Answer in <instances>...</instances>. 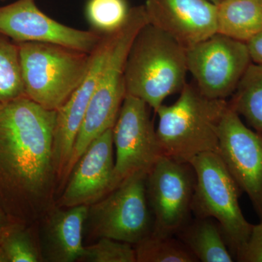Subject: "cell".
<instances>
[{
  "instance_id": "obj_11",
  "label": "cell",
  "mask_w": 262,
  "mask_h": 262,
  "mask_svg": "<svg viewBox=\"0 0 262 262\" xmlns=\"http://www.w3.org/2000/svg\"><path fill=\"white\" fill-rule=\"evenodd\" d=\"M219 155L262 220V134L227 106L219 127Z\"/></svg>"
},
{
  "instance_id": "obj_17",
  "label": "cell",
  "mask_w": 262,
  "mask_h": 262,
  "mask_svg": "<svg viewBox=\"0 0 262 262\" xmlns=\"http://www.w3.org/2000/svg\"><path fill=\"white\" fill-rule=\"evenodd\" d=\"M176 236L189 248L198 261H235L220 226L213 219L195 217L189 220Z\"/></svg>"
},
{
  "instance_id": "obj_2",
  "label": "cell",
  "mask_w": 262,
  "mask_h": 262,
  "mask_svg": "<svg viewBox=\"0 0 262 262\" xmlns=\"http://www.w3.org/2000/svg\"><path fill=\"white\" fill-rule=\"evenodd\" d=\"M187 50L148 23L131 45L125 62L126 96L142 100L155 112L187 84Z\"/></svg>"
},
{
  "instance_id": "obj_20",
  "label": "cell",
  "mask_w": 262,
  "mask_h": 262,
  "mask_svg": "<svg viewBox=\"0 0 262 262\" xmlns=\"http://www.w3.org/2000/svg\"><path fill=\"white\" fill-rule=\"evenodd\" d=\"M35 225L11 222L0 233V247L8 262L43 261L40 242L35 237Z\"/></svg>"
},
{
  "instance_id": "obj_23",
  "label": "cell",
  "mask_w": 262,
  "mask_h": 262,
  "mask_svg": "<svg viewBox=\"0 0 262 262\" xmlns=\"http://www.w3.org/2000/svg\"><path fill=\"white\" fill-rule=\"evenodd\" d=\"M130 9L126 0H89L86 16L93 30L104 35L121 29Z\"/></svg>"
},
{
  "instance_id": "obj_18",
  "label": "cell",
  "mask_w": 262,
  "mask_h": 262,
  "mask_svg": "<svg viewBox=\"0 0 262 262\" xmlns=\"http://www.w3.org/2000/svg\"><path fill=\"white\" fill-rule=\"evenodd\" d=\"M262 32V0H222L217 33L243 42Z\"/></svg>"
},
{
  "instance_id": "obj_25",
  "label": "cell",
  "mask_w": 262,
  "mask_h": 262,
  "mask_svg": "<svg viewBox=\"0 0 262 262\" xmlns=\"http://www.w3.org/2000/svg\"><path fill=\"white\" fill-rule=\"evenodd\" d=\"M239 262H262V220L258 225H253L247 244L237 256Z\"/></svg>"
},
{
  "instance_id": "obj_19",
  "label": "cell",
  "mask_w": 262,
  "mask_h": 262,
  "mask_svg": "<svg viewBox=\"0 0 262 262\" xmlns=\"http://www.w3.org/2000/svg\"><path fill=\"white\" fill-rule=\"evenodd\" d=\"M231 97L229 106L262 134V66L249 65Z\"/></svg>"
},
{
  "instance_id": "obj_29",
  "label": "cell",
  "mask_w": 262,
  "mask_h": 262,
  "mask_svg": "<svg viewBox=\"0 0 262 262\" xmlns=\"http://www.w3.org/2000/svg\"><path fill=\"white\" fill-rule=\"evenodd\" d=\"M210 1H211L212 3H213L214 4L218 5L220 4L221 2H222V0H210Z\"/></svg>"
},
{
  "instance_id": "obj_24",
  "label": "cell",
  "mask_w": 262,
  "mask_h": 262,
  "mask_svg": "<svg viewBox=\"0 0 262 262\" xmlns=\"http://www.w3.org/2000/svg\"><path fill=\"white\" fill-rule=\"evenodd\" d=\"M82 259L90 262L137 261L133 245L107 237H101L96 244L85 246Z\"/></svg>"
},
{
  "instance_id": "obj_21",
  "label": "cell",
  "mask_w": 262,
  "mask_h": 262,
  "mask_svg": "<svg viewBox=\"0 0 262 262\" xmlns=\"http://www.w3.org/2000/svg\"><path fill=\"white\" fill-rule=\"evenodd\" d=\"M139 262H196L195 256L177 236L150 234L134 246Z\"/></svg>"
},
{
  "instance_id": "obj_6",
  "label": "cell",
  "mask_w": 262,
  "mask_h": 262,
  "mask_svg": "<svg viewBox=\"0 0 262 262\" xmlns=\"http://www.w3.org/2000/svg\"><path fill=\"white\" fill-rule=\"evenodd\" d=\"M189 163L196 177L192 213L196 218L216 221L236 261L247 244L253 225L245 218L239 206L242 191L218 153H203Z\"/></svg>"
},
{
  "instance_id": "obj_27",
  "label": "cell",
  "mask_w": 262,
  "mask_h": 262,
  "mask_svg": "<svg viewBox=\"0 0 262 262\" xmlns=\"http://www.w3.org/2000/svg\"><path fill=\"white\" fill-rule=\"evenodd\" d=\"M12 221L4 213L0 211V233Z\"/></svg>"
},
{
  "instance_id": "obj_12",
  "label": "cell",
  "mask_w": 262,
  "mask_h": 262,
  "mask_svg": "<svg viewBox=\"0 0 262 262\" xmlns=\"http://www.w3.org/2000/svg\"><path fill=\"white\" fill-rule=\"evenodd\" d=\"M0 34L15 43H52L87 53L96 49L103 36L56 21L39 9L36 0H18L0 8Z\"/></svg>"
},
{
  "instance_id": "obj_8",
  "label": "cell",
  "mask_w": 262,
  "mask_h": 262,
  "mask_svg": "<svg viewBox=\"0 0 262 262\" xmlns=\"http://www.w3.org/2000/svg\"><path fill=\"white\" fill-rule=\"evenodd\" d=\"M195 173L190 163L162 156L146 177L153 235L176 236L191 220Z\"/></svg>"
},
{
  "instance_id": "obj_3",
  "label": "cell",
  "mask_w": 262,
  "mask_h": 262,
  "mask_svg": "<svg viewBox=\"0 0 262 262\" xmlns=\"http://www.w3.org/2000/svg\"><path fill=\"white\" fill-rule=\"evenodd\" d=\"M179 94L173 104L161 105L155 112L163 155L189 163L203 153L218 152L219 127L228 101L207 98L187 83Z\"/></svg>"
},
{
  "instance_id": "obj_16",
  "label": "cell",
  "mask_w": 262,
  "mask_h": 262,
  "mask_svg": "<svg viewBox=\"0 0 262 262\" xmlns=\"http://www.w3.org/2000/svg\"><path fill=\"white\" fill-rule=\"evenodd\" d=\"M89 206L63 209L55 205L39 222L43 259L51 262H72L82 259L85 251L82 241Z\"/></svg>"
},
{
  "instance_id": "obj_15",
  "label": "cell",
  "mask_w": 262,
  "mask_h": 262,
  "mask_svg": "<svg viewBox=\"0 0 262 262\" xmlns=\"http://www.w3.org/2000/svg\"><path fill=\"white\" fill-rule=\"evenodd\" d=\"M148 21L186 50L217 33V5L210 0H146Z\"/></svg>"
},
{
  "instance_id": "obj_28",
  "label": "cell",
  "mask_w": 262,
  "mask_h": 262,
  "mask_svg": "<svg viewBox=\"0 0 262 262\" xmlns=\"http://www.w3.org/2000/svg\"><path fill=\"white\" fill-rule=\"evenodd\" d=\"M0 262H8L6 256H5L1 247H0Z\"/></svg>"
},
{
  "instance_id": "obj_13",
  "label": "cell",
  "mask_w": 262,
  "mask_h": 262,
  "mask_svg": "<svg viewBox=\"0 0 262 262\" xmlns=\"http://www.w3.org/2000/svg\"><path fill=\"white\" fill-rule=\"evenodd\" d=\"M117 32L105 34L91 53V63L85 77L70 99L56 112L53 137V158L58 180L63 177L70 159L76 138L86 110L113 48Z\"/></svg>"
},
{
  "instance_id": "obj_22",
  "label": "cell",
  "mask_w": 262,
  "mask_h": 262,
  "mask_svg": "<svg viewBox=\"0 0 262 262\" xmlns=\"http://www.w3.org/2000/svg\"><path fill=\"white\" fill-rule=\"evenodd\" d=\"M25 96L18 46L0 34V102Z\"/></svg>"
},
{
  "instance_id": "obj_7",
  "label": "cell",
  "mask_w": 262,
  "mask_h": 262,
  "mask_svg": "<svg viewBox=\"0 0 262 262\" xmlns=\"http://www.w3.org/2000/svg\"><path fill=\"white\" fill-rule=\"evenodd\" d=\"M145 174L133 176L89 209L91 233L135 246L152 233Z\"/></svg>"
},
{
  "instance_id": "obj_1",
  "label": "cell",
  "mask_w": 262,
  "mask_h": 262,
  "mask_svg": "<svg viewBox=\"0 0 262 262\" xmlns=\"http://www.w3.org/2000/svg\"><path fill=\"white\" fill-rule=\"evenodd\" d=\"M56 120L26 96L0 102V211L12 222L38 225L56 205Z\"/></svg>"
},
{
  "instance_id": "obj_9",
  "label": "cell",
  "mask_w": 262,
  "mask_h": 262,
  "mask_svg": "<svg viewBox=\"0 0 262 262\" xmlns=\"http://www.w3.org/2000/svg\"><path fill=\"white\" fill-rule=\"evenodd\" d=\"M188 72L196 89L211 99L232 96L249 65L252 63L246 43L220 33L189 48Z\"/></svg>"
},
{
  "instance_id": "obj_10",
  "label": "cell",
  "mask_w": 262,
  "mask_h": 262,
  "mask_svg": "<svg viewBox=\"0 0 262 262\" xmlns=\"http://www.w3.org/2000/svg\"><path fill=\"white\" fill-rule=\"evenodd\" d=\"M149 108L144 101L134 96L127 95L124 99L113 129L116 152L114 189L133 176L147 175L164 155Z\"/></svg>"
},
{
  "instance_id": "obj_14",
  "label": "cell",
  "mask_w": 262,
  "mask_h": 262,
  "mask_svg": "<svg viewBox=\"0 0 262 262\" xmlns=\"http://www.w3.org/2000/svg\"><path fill=\"white\" fill-rule=\"evenodd\" d=\"M113 129L95 139L76 163L57 206H89L113 190L115 161Z\"/></svg>"
},
{
  "instance_id": "obj_5",
  "label": "cell",
  "mask_w": 262,
  "mask_h": 262,
  "mask_svg": "<svg viewBox=\"0 0 262 262\" xmlns=\"http://www.w3.org/2000/svg\"><path fill=\"white\" fill-rule=\"evenodd\" d=\"M24 93L34 102L58 111L83 80L91 53L52 43H17Z\"/></svg>"
},
{
  "instance_id": "obj_26",
  "label": "cell",
  "mask_w": 262,
  "mask_h": 262,
  "mask_svg": "<svg viewBox=\"0 0 262 262\" xmlns=\"http://www.w3.org/2000/svg\"><path fill=\"white\" fill-rule=\"evenodd\" d=\"M246 45L252 63L262 66V32L250 39Z\"/></svg>"
},
{
  "instance_id": "obj_4",
  "label": "cell",
  "mask_w": 262,
  "mask_h": 262,
  "mask_svg": "<svg viewBox=\"0 0 262 262\" xmlns=\"http://www.w3.org/2000/svg\"><path fill=\"white\" fill-rule=\"evenodd\" d=\"M148 23L144 5L134 7L131 8L127 21L117 31L113 48L76 138L62 177V184L67 182L91 143L105 131L113 128L126 96L124 72L127 54L138 33Z\"/></svg>"
}]
</instances>
